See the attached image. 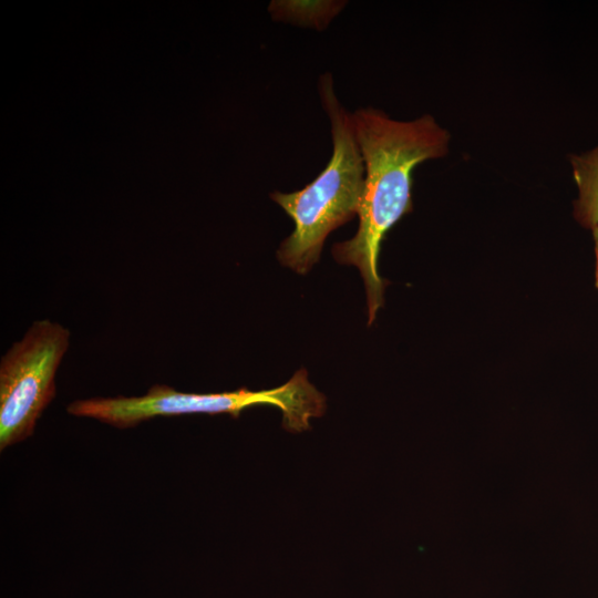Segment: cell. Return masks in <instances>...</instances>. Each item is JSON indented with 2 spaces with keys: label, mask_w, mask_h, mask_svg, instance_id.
<instances>
[{
  "label": "cell",
  "mask_w": 598,
  "mask_h": 598,
  "mask_svg": "<svg viewBox=\"0 0 598 598\" xmlns=\"http://www.w3.org/2000/svg\"><path fill=\"white\" fill-rule=\"evenodd\" d=\"M355 138L364 167V188L355 235L332 247L337 262L359 269L367 292L368 324L383 306L388 282L378 262L388 231L412 212L414 168L448 152L450 134L433 116L398 121L381 110L359 109L352 113Z\"/></svg>",
  "instance_id": "6da1fadb"
},
{
  "label": "cell",
  "mask_w": 598,
  "mask_h": 598,
  "mask_svg": "<svg viewBox=\"0 0 598 598\" xmlns=\"http://www.w3.org/2000/svg\"><path fill=\"white\" fill-rule=\"evenodd\" d=\"M319 92L331 124L330 161L302 189L270 194L295 223L293 231L280 244L277 258L301 275L318 262L329 234L358 215L364 188L365 167L352 114L339 102L330 74L320 76Z\"/></svg>",
  "instance_id": "7a4b0ae2"
},
{
  "label": "cell",
  "mask_w": 598,
  "mask_h": 598,
  "mask_svg": "<svg viewBox=\"0 0 598 598\" xmlns=\"http://www.w3.org/2000/svg\"><path fill=\"white\" fill-rule=\"evenodd\" d=\"M255 405L278 408L282 413L283 427L290 432H302L310 429L311 417L322 414L324 396L309 382L306 369H300L287 383L271 390L241 388L221 393H185L156 384L142 396L78 400L69 404L66 411L125 429L155 416L227 413L237 417L243 410Z\"/></svg>",
  "instance_id": "3957f363"
},
{
  "label": "cell",
  "mask_w": 598,
  "mask_h": 598,
  "mask_svg": "<svg viewBox=\"0 0 598 598\" xmlns=\"http://www.w3.org/2000/svg\"><path fill=\"white\" fill-rule=\"evenodd\" d=\"M70 331L48 319L34 321L0 362V448L33 433L55 394L54 378L68 350Z\"/></svg>",
  "instance_id": "277c9868"
},
{
  "label": "cell",
  "mask_w": 598,
  "mask_h": 598,
  "mask_svg": "<svg viewBox=\"0 0 598 598\" xmlns=\"http://www.w3.org/2000/svg\"><path fill=\"white\" fill-rule=\"evenodd\" d=\"M578 198L574 216L585 228H598V146L581 155L570 157Z\"/></svg>",
  "instance_id": "5b68a950"
},
{
  "label": "cell",
  "mask_w": 598,
  "mask_h": 598,
  "mask_svg": "<svg viewBox=\"0 0 598 598\" xmlns=\"http://www.w3.org/2000/svg\"><path fill=\"white\" fill-rule=\"evenodd\" d=\"M594 244H595V257H596V265H595V285L598 289V228H595L591 230Z\"/></svg>",
  "instance_id": "8992f818"
}]
</instances>
